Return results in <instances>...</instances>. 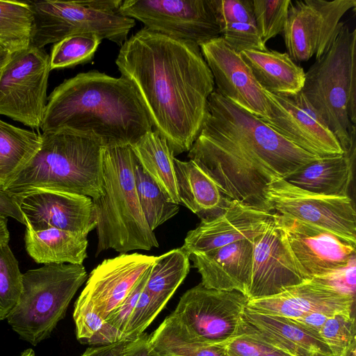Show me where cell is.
<instances>
[{
  "label": "cell",
  "mask_w": 356,
  "mask_h": 356,
  "mask_svg": "<svg viewBox=\"0 0 356 356\" xmlns=\"http://www.w3.org/2000/svg\"><path fill=\"white\" fill-rule=\"evenodd\" d=\"M153 128L133 85L97 70L64 80L47 97L42 133L91 136L104 147L133 145Z\"/></svg>",
  "instance_id": "obj_3"
},
{
  "label": "cell",
  "mask_w": 356,
  "mask_h": 356,
  "mask_svg": "<svg viewBox=\"0 0 356 356\" xmlns=\"http://www.w3.org/2000/svg\"><path fill=\"white\" fill-rule=\"evenodd\" d=\"M225 350L227 356H264L275 350L243 328L241 334L225 344Z\"/></svg>",
  "instance_id": "obj_42"
},
{
  "label": "cell",
  "mask_w": 356,
  "mask_h": 356,
  "mask_svg": "<svg viewBox=\"0 0 356 356\" xmlns=\"http://www.w3.org/2000/svg\"><path fill=\"white\" fill-rule=\"evenodd\" d=\"M0 215L10 217L25 225L15 195L0 188Z\"/></svg>",
  "instance_id": "obj_44"
},
{
  "label": "cell",
  "mask_w": 356,
  "mask_h": 356,
  "mask_svg": "<svg viewBox=\"0 0 356 356\" xmlns=\"http://www.w3.org/2000/svg\"><path fill=\"white\" fill-rule=\"evenodd\" d=\"M147 346L150 356H227L225 344L202 341L172 314L149 335Z\"/></svg>",
  "instance_id": "obj_29"
},
{
  "label": "cell",
  "mask_w": 356,
  "mask_h": 356,
  "mask_svg": "<svg viewBox=\"0 0 356 356\" xmlns=\"http://www.w3.org/2000/svg\"><path fill=\"white\" fill-rule=\"evenodd\" d=\"M189 261V255L181 247L157 257L152 266L145 289L162 309L187 276Z\"/></svg>",
  "instance_id": "obj_32"
},
{
  "label": "cell",
  "mask_w": 356,
  "mask_h": 356,
  "mask_svg": "<svg viewBox=\"0 0 356 356\" xmlns=\"http://www.w3.org/2000/svg\"><path fill=\"white\" fill-rule=\"evenodd\" d=\"M22 273L8 243H0V321L6 319L22 291Z\"/></svg>",
  "instance_id": "obj_37"
},
{
  "label": "cell",
  "mask_w": 356,
  "mask_h": 356,
  "mask_svg": "<svg viewBox=\"0 0 356 356\" xmlns=\"http://www.w3.org/2000/svg\"><path fill=\"white\" fill-rule=\"evenodd\" d=\"M33 22L28 1L0 0V47L10 54L28 48Z\"/></svg>",
  "instance_id": "obj_33"
},
{
  "label": "cell",
  "mask_w": 356,
  "mask_h": 356,
  "mask_svg": "<svg viewBox=\"0 0 356 356\" xmlns=\"http://www.w3.org/2000/svg\"><path fill=\"white\" fill-rule=\"evenodd\" d=\"M143 170L154 181L167 200L180 204L175 176V156L167 141L152 130L131 145Z\"/></svg>",
  "instance_id": "obj_30"
},
{
  "label": "cell",
  "mask_w": 356,
  "mask_h": 356,
  "mask_svg": "<svg viewBox=\"0 0 356 356\" xmlns=\"http://www.w3.org/2000/svg\"><path fill=\"white\" fill-rule=\"evenodd\" d=\"M188 157L214 181L225 199L266 211L264 191L268 184L319 159L216 90Z\"/></svg>",
  "instance_id": "obj_2"
},
{
  "label": "cell",
  "mask_w": 356,
  "mask_h": 356,
  "mask_svg": "<svg viewBox=\"0 0 356 356\" xmlns=\"http://www.w3.org/2000/svg\"><path fill=\"white\" fill-rule=\"evenodd\" d=\"M19 356H35V353L31 348H28L21 353Z\"/></svg>",
  "instance_id": "obj_52"
},
{
  "label": "cell",
  "mask_w": 356,
  "mask_h": 356,
  "mask_svg": "<svg viewBox=\"0 0 356 356\" xmlns=\"http://www.w3.org/2000/svg\"><path fill=\"white\" fill-rule=\"evenodd\" d=\"M134 175L142 211L149 228L154 231L177 214L179 204L167 200L158 185L143 170L138 160L135 165Z\"/></svg>",
  "instance_id": "obj_35"
},
{
  "label": "cell",
  "mask_w": 356,
  "mask_h": 356,
  "mask_svg": "<svg viewBox=\"0 0 356 356\" xmlns=\"http://www.w3.org/2000/svg\"><path fill=\"white\" fill-rule=\"evenodd\" d=\"M264 197L269 211L320 227L356 243V213L348 195L314 193L280 179L266 187Z\"/></svg>",
  "instance_id": "obj_12"
},
{
  "label": "cell",
  "mask_w": 356,
  "mask_h": 356,
  "mask_svg": "<svg viewBox=\"0 0 356 356\" xmlns=\"http://www.w3.org/2000/svg\"><path fill=\"white\" fill-rule=\"evenodd\" d=\"M270 113L259 118L287 140L318 158L344 154L337 138L302 92L274 94L264 90Z\"/></svg>",
  "instance_id": "obj_15"
},
{
  "label": "cell",
  "mask_w": 356,
  "mask_h": 356,
  "mask_svg": "<svg viewBox=\"0 0 356 356\" xmlns=\"http://www.w3.org/2000/svg\"><path fill=\"white\" fill-rule=\"evenodd\" d=\"M274 216L268 211L236 200H228L220 210L190 230L181 248L189 255L208 252L264 232Z\"/></svg>",
  "instance_id": "obj_16"
},
{
  "label": "cell",
  "mask_w": 356,
  "mask_h": 356,
  "mask_svg": "<svg viewBox=\"0 0 356 356\" xmlns=\"http://www.w3.org/2000/svg\"><path fill=\"white\" fill-rule=\"evenodd\" d=\"M10 57V53L0 47V72Z\"/></svg>",
  "instance_id": "obj_49"
},
{
  "label": "cell",
  "mask_w": 356,
  "mask_h": 356,
  "mask_svg": "<svg viewBox=\"0 0 356 356\" xmlns=\"http://www.w3.org/2000/svg\"><path fill=\"white\" fill-rule=\"evenodd\" d=\"M101 41L93 35H73L54 44L49 55L51 70L90 62Z\"/></svg>",
  "instance_id": "obj_36"
},
{
  "label": "cell",
  "mask_w": 356,
  "mask_h": 356,
  "mask_svg": "<svg viewBox=\"0 0 356 356\" xmlns=\"http://www.w3.org/2000/svg\"><path fill=\"white\" fill-rule=\"evenodd\" d=\"M147 334H143L138 339L126 341L120 356H150L148 350Z\"/></svg>",
  "instance_id": "obj_45"
},
{
  "label": "cell",
  "mask_w": 356,
  "mask_h": 356,
  "mask_svg": "<svg viewBox=\"0 0 356 356\" xmlns=\"http://www.w3.org/2000/svg\"><path fill=\"white\" fill-rule=\"evenodd\" d=\"M41 143L39 131L19 128L0 119V188L33 158Z\"/></svg>",
  "instance_id": "obj_31"
},
{
  "label": "cell",
  "mask_w": 356,
  "mask_h": 356,
  "mask_svg": "<svg viewBox=\"0 0 356 356\" xmlns=\"http://www.w3.org/2000/svg\"><path fill=\"white\" fill-rule=\"evenodd\" d=\"M249 300L279 294L289 287L310 280L292 252L278 214L262 234L252 241Z\"/></svg>",
  "instance_id": "obj_14"
},
{
  "label": "cell",
  "mask_w": 356,
  "mask_h": 356,
  "mask_svg": "<svg viewBox=\"0 0 356 356\" xmlns=\"http://www.w3.org/2000/svg\"><path fill=\"white\" fill-rule=\"evenodd\" d=\"M330 316L318 312H312L296 318L292 319L306 329L318 334Z\"/></svg>",
  "instance_id": "obj_46"
},
{
  "label": "cell",
  "mask_w": 356,
  "mask_h": 356,
  "mask_svg": "<svg viewBox=\"0 0 356 356\" xmlns=\"http://www.w3.org/2000/svg\"><path fill=\"white\" fill-rule=\"evenodd\" d=\"M355 6V0L291 1L282 31L290 58L295 62L320 58L341 28V17Z\"/></svg>",
  "instance_id": "obj_13"
},
{
  "label": "cell",
  "mask_w": 356,
  "mask_h": 356,
  "mask_svg": "<svg viewBox=\"0 0 356 356\" xmlns=\"http://www.w3.org/2000/svg\"><path fill=\"white\" fill-rule=\"evenodd\" d=\"M248 298L238 291L204 287L186 291L172 313L200 340L226 344L241 334Z\"/></svg>",
  "instance_id": "obj_11"
},
{
  "label": "cell",
  "mask_w": 356,
  "mask_h": 356,
  "mask_svg": "<svg viewBox=\"0 0 356 356\" xmlns=\"http://www.w3.org/2000/svg\"><path fill=\"white\" fill-rule=\"evenodd\" d=\"M355 149L341 155L319 158L284 179L291 184L314 193L348 196L353 175Z\"/></svg>",
  "instance_id": "obj_24"
},
{
  "label": "cell",
  "mask_w": 356,
  "mask_h": 356,
  "mask_svg": "<svg viewBox=\"0 0 356 356\" xmlns=\"http://www.w3.org/2000/svg\"><path fill=\"white\" fill-rule=\"evenodd\" d=\"M239 54L262 90L274 94L301 91L305 72L287 53L266 50L244 51Z\"/></svg>",
  "instance_id": "obj_25"
},
{
  "label": "cell",
  "mask_w": 356,
  "mask_h": 356,
  "mask_svg": "<svg viewBox=\"0 0 356 356\" xmlns=\"http://www.w3.org/2000/svg\"><path fill=\"white\" fill-rule=\"evenodd\" d=\"M125 342L90 347L81 356H120Z\"/></svg>",
  "instance_id": "obj_47"
},
{
  "label": "cell",
  "mask_w": 356,
  "mask_h": 356,
  "mask_svg": "<svg viewBox=\"0 0 356 356\" xmlns=\"http://www.w3.org/2000/svg\"><path fill=\"white\" fill-rule=\"evenodd\" d=\"M252 241L191 254L190 259L201 275V284L207 289L238 291L246 296L252 272Z\"/></svg>",
  "instance_id": "obj_22"
},
{
  "label": "cell",
  "mask_w": 356,
  "mask_h": 356,
  "mask_svg": "<svg viewBox=\"0 0 356 356\" xmlns=\"http://www.w3.org/2000/svg\"><path fill=\"white\" fill-rule=\"evenodd\" d=\"M49 55L31 45L10 54L0 72V115L38 131L47 104Z\"/></svg>",
  "instance_id": "obj_9"
},
{
  "label": "cell",
  "mask_w": 356,
  "mask_h": 356,
  "mask_svg": "<svg viewBox=\"0 0 356 356\" xmlns=\"http://www.w3.org/2000/svg\"><path fill=\"white\" fill-rule=\"evenodd\" d=\"M119 10L176 40L200 45L220 36L212 0H125Z\"/></svg>",
  "instance_id": "obj_10"
},
{
  "label": "cell",
  "mask_w": 356,
  "mask_h": 356,
  "mask_svg": "<svg viewBox=\"0 0 356 356\" xmlns=\"http://www.w3.org/2000/svg\"><path fill=\"white\" fill-rule=\"evenodd\" d=\"M115 64L174 156L188 152L215 90L200 46L143 28L120 47Z\"/></svg>",
  "instance_id": "obj_1"
},
{
  "label": "cell",
  "mask_w": 356,
  "mask_h": 356,
  "mask_svg": "<svg viewBox=\"0 0 356 356\" xmlns=\"http://www.w3.org/2000/svg\"><path fill=\"white\" fill-rule=\"evenodd\" d=\"M73 318L77 339L95 346L121 341L120 333L106 321L88 300L79 296L74 303Z\"/></svg>",
  "instance_id": "obj_34"
},
{
  "label": "cell",
  "mask_w": 356,
  "mask_h": 356,
  "mask_svg": "<svg viewBox=\"0 0 356 356\" xmlns=\"http://www.w3.org/2000/svg\"><path fill=\"white\" fill-rule=\"evenodd\" d=\"M161 310L154 302L145 286L128 321L122 341H132L138 339Z\"/></svg>",
  "instance_id": "obj_40"
},
{
  "label": "cell",
  "mask_w": 356,
  "mask_h": 356,
  "mask_svg": "<svg viewBox=\"0 0 356 356\" xmlns=\"http://www.w3.org/2000/svg\"><path fill=\"white\" fill-rule=\"evenodd\" d=\"M83 264H50L22 274L19 299L7 317L11 328L33 346L48 338L87 280Z\"/></svg>",
  "instance_id": "obj_7"
},
{
  "label": "cell",
  "mask_w": 356,
  "mask_h": 356,
  "mask_svg": "<svg viewBox=\"0 0 356 356\" xmlns=\"http://www.w3.org/2000/svg\"><path fill=\"white\" fill-rule=\"evenodd\" d=\"M157 257L124 253L104 259L90 273L79 296L106 318L127 296Z\"/></svg>",
  "instance_id": "obj_21"
},
{
  "label": "cell",
  "mask_w": 356,
  "mask_h": 356,
  "mask_svg": "<svg viewBox=\"0 0 356 356\" xmlns=\"http://www.w3.org/2000/svg\"><path fill=\"white\" fill-rule=\"evenodd\" d=\"M278 218L292 252L310 279L346 267L355 259L356 243L294 218Z\"/></svg>",
  "instance_id": "obj_19"
},
{
  "label": "cell",
  "mask_w": 356,
  "mask_h": 356,
  "mask_svg": "<svg viewBox=\"0 0 356 356\" xmlns=\"http://www.w3.org/2000/svg\"><path fill=\"white\" fill-rule=\"evenodd\" d=\"M40 149L3 189L14 195L33 189L97 199L103 195L102 151L95 138L67 131L42 133Z\"/></svg>",
  "instance_id": "obj_4"
},
{
  "label": "cell",
  "mask_w": 356,
  "mask_h": 356,
  "mask_svg": "<svg viewBox=\"0 0 356 356\" xmlns=\"http://www.w3.org/2000/svg\"><path fill=\"white\" fill-rule=\"evenodd\" d=\"M355 297L340 293L312 278L266 298L249 300L247 308L262 314L298 318L318 312L332 316L355 314Z\"/></svg>",
  "instance_id": "obj_20"
},
{
  "label": "cell",
  "mask_w": 356,
  "mask_h": 356,
  "mask_svg": "<svg viewBox=\"0 0 356 356\" xmlns=\"http://www.w3.org/2000/svg\"><path fill=\"white\" fill-rule=\"evenodd\" d=\"M26 227L33 231L56 228L88 235L95 229L92 199L46 189L15 195Z\"/></svg>",
  "instance_id": "obj_17"
},
{
  "label": "cell",
  "mask_w": 356,
  "mask_h": 356,
  "mask_svg": "<svg viewBox=\"0 0 356 356\" xmlns=\"http://www.w3.org/2000/svg\"><path fill=\"white\" fill-rule=\"evenodd\" d=\"M318 334L328 346L332 356H343L356 339L355 314H338L330 316Z\"/></svg>",
  "instance_id": "obj_39"
},
{
  "label": "cell",
  "mask_w": 356,
  "mask_h": 356,
  "mask_svg": "<svg viewBox=\"0 0 356 356\" xmlns=\"http://www.w3.org/2000/svg\"><path fill=\"white\" fill-rule=\"evenodd\" d=\"M136 161L131 145L103 148V195L92 199L96 256L110 249L124 254L159 246L139 202L134 175Z\"/></svg>",
  "instance_id": "obj_5"
},
{
  "label": "cell",
  "mask_w": 356,
  "mask_h": 356,
  "mask_svg": "<svg viewBox=\"0 0 356 356\" xmlns=\"http://www.w3.org/2000/svg\"><path fill=\"white\" fill-rule=\"evenodd\" d=\"M264 356H289V355L284 353H282L280 351L275 350H273V352H271L268 354H266Z\"/></svg>",
  "instance_id": "obj_51"
},
{
  "label": "cell",
  "mask_w": 356,
  "mask_h": 356,
  "mask_svg": "<svg viewBox=\"0 0 356 356\" xmlns=\"http://www.w3.org/2000/svg\"><path fill=\"white\" fill-rule=\"evenodd\" d=\"M199 46L212 73L215 90L254 116L267 118L270 113L268 99L240 54L221 36Z\"/></svg>",
  "instance_id": "obj_18"
},
{
  "label": "cell",
  "mask_w": 356,
  "mask_h": 356,
  "mask_svg": "<svg viewBox=\"0 0 356 356\" xmlns=\"http://www.w3.org/2000/svg\"><path fill=\"white\" fill-rule=\"evenodd\" d=\"M87 236L56 228L33 231L26 227L25 248L38 264L81 265L87 257Z\"/></svg>",
  "instance_id": "obj_26"
},
{
  "label": "cell",
  "mask_w": 356,
  "mask_h": 356,
  "mask_svg": "<svg viewBox=\"0 0 356 356\" xmlns=\"http://www.w3.org/2000/svg\"><path fill=\"white\" fill-rule=\"evenodd\" d=\"M343 356H356V339L351 343Z\"/></svg>",
  "instance_id": "obj_50"
},
{
  "label": "cell",
  "mask_w": 356,
  "mask_h": 356,
  "mask_svg": "<svg viewBox=\"0 0 356 356\" xmlns=\"http://www.w3.org/2000/svg\"><path fill=\"white\" fill-rule=\"evenodd\" d=\"M151 268L152 266L145 271L124 300L106 318V322L120 333L121 341L130 316L147 282Z\"/></svg>",
  "instance_id": "obj_41"
},
{
  "label": "cell",
  "mask_w": 356,
  "mask_h": 356,
  "mask_svg": "<svg viewBox=\"0 0 356 356\" xmlns=\"http://www.w3.org/2000/svg\"><path fill=\"white\" fill-rule=\"evenodd\" d=\"M243 329L289 356H332L319 334L290 318L257 312L246 307Z\"/></svg>",
  "instance_id": "obj_23"
},
{
  "label": "cell",
  "mask_w": 356,
  "mask_h": 356,
  "mask_svg": "<svg viewBox=\"0 0 356 356\" xmlns=\"http://www.w3.org/2000/svg\"><path fill=\"white\" fill-rule=\"evenodd\" d=\"M291 0H252L254 21L264 44L282 33Z\"/></svg>",
  "instance_id": "obj_38"
},
{
  "label": "cell",
  "mask_w": 356,
  "mask_h": 356,
  "mask_svg": "<svg viewBox=\"0 0 356 356\" xmlns=\"http://www.w3.org/2000/svg\"><path fill=\"white\" fill-rule=\"evenodd\" d=\"M174 164L180 204L202 219L217 213L225 198L214 181L192 160Z\"/></svg>",
  "instance_id": "obj_27"
},
{
  "label": "cell",
  "mask_w": 356,
  "mask_h": 356,
  "mask_svg": "<svg viewBox=\"0 0 356 356\" xmlns=\"http://www.w3.org/2000/svg\"><path fill=\"white\" fill-rule=\"evenodd\" d=\"M302 93L343 153L356 142V29L343 22L325 53L305 72Z\"/></svg>",
  "instance_id": "obj_6"
},
{
  "label": "cell",
  "mask_w": 356,
  "mask_h": 356,
  "mask_svg": "<svg viewBox=\"0 0 356 356\" xmlns=\"http://www.w3.org/2000/svg\"><path fill=\"white\" fill-rule=\"evenodd\" d=\"M220 36L235 52L266 51L254 21L252 0H212Z\"/></svg>",
  "instance_id": "obj_28"
},
{
  "label": "cell",
  "mask_w": 356,
  "mask_h": 356,
  "mask_svg": "<svg viewBox=\"0 0 356 356\" xmlns=\"http://www.w3.org/2000/svg\"><path fill=\"white\" fill-rule=\"evenodd\" d=\"M33 17L30 45L43 49L73 35H93L122 46L135 26L122 15V0L28 1Z\"/></svg>",
  "instance_id": "obj_8"
},
{
  "label": "cell",
  "mask_w": 356,
  "mask_h": 356,
  "mask_svg": "<svg viewBox=\"0 0 356 356\" xmlns=\"http://www.w3.org/2000/svg\"><path fill=\"white\" fill-rule=\"evenodd\" d=\"M10 233L8 229V219L0 215V243H8Z\"/></svg>",
  "instance_id": "obj_48"
},
{
  "label": "cell",
  "mask_w": 356,
  "mask_h": 356,
  "mask_svg": "<svg viewBox=\"0 0 356 356\" xmlns=\"http://www.w3.org/2000/svg\"><path fill=\"white\" fill-rule=\"evenodd\" d=\"M355 270L354 259L346 267L313 278L340 293L355 297Z\"/></svg>",
  "instance_id": "obj_43"
}]
</instances>
